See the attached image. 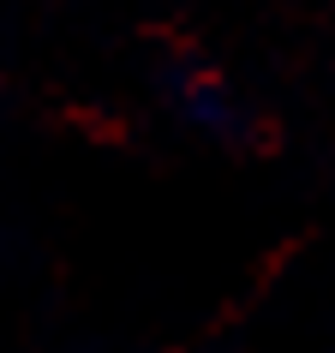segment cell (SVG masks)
Segmentation results:
<instances>
[{"label":"cell","mask_w":335,"mask_h":353,"mask_svg":"<svg viewBox=\"0 0 335 353\" xmlns=\"http://www.w3.org/2000/svg\"><path fill=\"white\" fill-rule=\"evenodd\" d=\"M186 114H192L204 132H216V126H227V96L216 90L210 78H198V84H186Z\"/></svg>","instance_id":"obj_1"}]
</instances>
